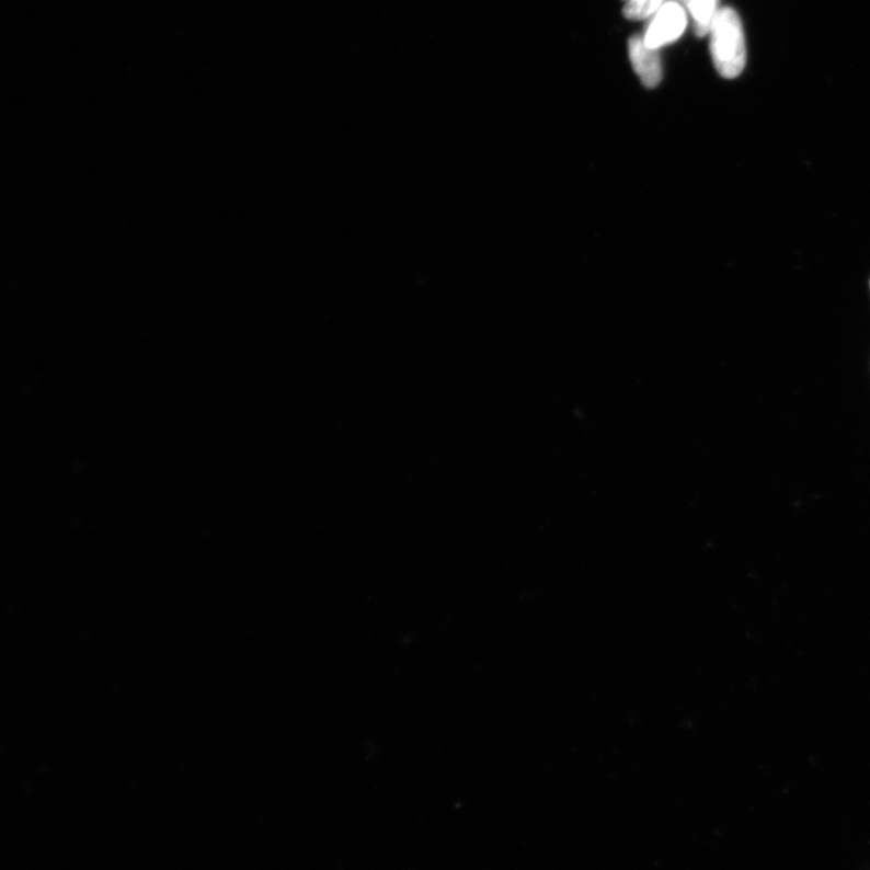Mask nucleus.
Segmentation results:
<instances>
[{
  "mask_svg": "<svg viewBox=\"0 0 870 870\" xmlns=\"http://www.w3.org/2000/svg\"><path fill=\"white\" fill-rule=\"evenodd\" d=\"M709 34L716 69L723 78H737L743 73L747 57L742 19L734 9H720Z\"/></svg>",
  "mask_w": 870,
  "mask_h": 870,
  "instance_id": "nucleus-1",
  "label": "nucleus"
},
{
  "mask_svg": "<svg viewBox=\"0 0 870 870\" xmlns=\"http://www.w3.org/2000/svg\"><path fill=\"white\" fill-rule=\"evenodd\" d=\"M687 23L686 8L675 0H669L653 15L643 41L650 48L661 49L676 42L684 34Z\"/></svg>",
  "mask_w": 870,
  "mask_h": 870,
  "instance_id": "nucleus-2",
  "label": "nucleus"
},
{
  "mask_svg": "<svg viewBox=\"0 0 870 870\" xmlns=\"http://www.w3.org/2000/svg\"><path fill=\"white\" fill-rule=\"evenodd\" d=\"M630 61L634 72L645 88L653 89L661 84L663 67L657 50L650 48L641 35H633L629 41Z\"/></svg>",
  "mask_w": 870,
  "mask_h": 870,
  "instance_id": "nucleus-3",
  "label": "nucleus"
},
{
  "mask_svg": "<svg viewBox=\"0 0 870 870\" xmlns=\"http://www.w3.org/2000/svg\"><path fill=\"white\" fill-rule=\"evenodd\" d=\"M694 21V28L700 37L709 34L712 22L719 13L717 0H680Z\"/></svg>",
  "mask_w": 870,
  "mask_h": 870,
  "instance_id": "nucleus-4",
  "label": "nucleus"
},
{
  "mask_svg": "<svg viewBox=\"0 0 870 870\" xmlns=\"http://www.w3.org/2000/svg\"><path fill=\"white\" fill-rule=\"evenodd\" d=\"M664 4V0H628L622 14L629 20H644L653 16Z\"/></svg>",
  "mask_w": 870,
  "mask_h": 870,
  "instance_id": "nucleus-5",
  "label": "nucleus"
}]
</instances>
